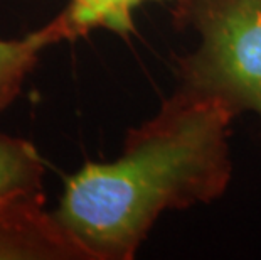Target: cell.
Instances as JSON below:
<instances>
[{"label":"cell","mask_w":261,"mask_h":260,"mask_svg":"<svg viewBox=\"0 0 261 260\" xmlns=\"http://www.w3.org/2000/svg\"><path fill=\"white\" fill-rule=\"evenodd\" d=\"M63 39H71L63 12L47 26L22 39H0V112L19 95L22 83L36 64L39 53Z\"/></svg>","instance_id":"cell-5"},{"label":"cell","mask_w":261,"mask_h":260,"mask_svg":"<svg viewBox=\"0 0 261 260\" xmlns=\"http://www.w3.org/2000/svg\"><path fill=\"white\" fill-rule=\"evenodd\" d=\"M174 20L199 36L180 86L261 119V0H175Z\"/></svg>","instance_id":"cell-2"},{"label":"cell","mask_w":261,"mask_h":260,"mask_svg":"<svg viewBox=\"0 0 261 260\" xmlns=\"http://www.w3.org/2000/svg\"><path fill=\"white\" fill-rule=\"evenodd\" d=\"M234 113L180 86L130 130L113 162H88L66 182L54 218L90 260H130L160 215L209 203L231 179L227 130Z\"/></svg>","instance_id":"cell-1"},{"label":"cell","mask_w":261,"mask_h":260,"mask_svg":"<svg viewBox=\"0 0 261 260\" xmlns=\"http://www.w3.org/2000/svg\"><path fill=\"white\" fill-rule=\"evenodd\" d=\"M0 260H90L53 213L32 206L0 217Z\"/></svg>","instance_id":"cell-3"},{"label":"cell","mask_w":261,"mask_h":260,"mask_svg":"<svg viewBox=\"0 0 261 260\" xmlns=\"http://www.w3.org/2000/svg\"><path fill=\"white\" fill-rule=\"evenodd\" d=\"M44 164L32 144L0 134V217L44 206Z\"/></svg>","instance_id":"cell-4"},{"label":"cell","mask_w":261,"mask_h":260,"mask_svg":"<svg viewBox=\"0 0 261 260\" xmlns=\"http://www.w3.org/2000/svg\"><path fill=\"white\" fill-rule=\"evenodd\" d=\"M143 2L150 0H71L63 15L69 27L71 39L98 27L126 36L133 31V10Z\"/></svg>","instance_id":"cell-6"}]
</instances>
